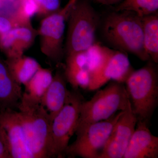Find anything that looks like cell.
<instances>
[{"instance_id":"6da1fadb","label":"cell","mask_w":158,"mask_h":158,"mask_svg":"<svg viewBox=\"0 0 158 158\" xmlns=\"http://www.w3.org/2000/svg\"><path fill=\"white\" fill-rule=\"evenodd\" d=\"M102 31L105 39L115 48L132 54L141 61L151 60L144 47L141 18L135 12H111L105 19Z\"/></svg>"},{"instance_id":"7a4b0ae2","label":"cell","mask_w":158,"mask_h":158,"mask_svg":"<svg viewBox=\"0 0 158 158\" xmlns=\"http://www.w3.org/2000/svg\"><path fill=\"white\" fill-rule=\"evenodd\" d=\"M144 67L134 70L124 85L138 121H149L158 104V75L154 62L150 60Z\"/></svg>"},{"instance_id":"3957f363","label":"cell","mask_w":158,"mask_h":158,"mask_svg":"<svg viewBox=\"0 0 158 158\" xmlns=\"http://www.w3.org/2000/svg\"><path fill=\"white\" fill-rule=\"evenodd\" d=\"M128 101L124 84L114 81L110 83L90 100L83 102L75 134L77 135L90 124L108 119L117 111H123Z\"/></svg>"},{"instance_id":"277c9868","label":"cell","mask_w":158,"mask_h":158,"mask_svg":"<svg viewBox=\"0 0 158 158\" xmlns=\"http://www.w3.org/2000/svg\"><path fill=\"white\" fill-rule=\"evenodd\" d=\"M29 147L34 158H54L51 135L52 120L40 104L20 101L17 108Z\"/></svg>"},{"instance_id":"5b68a950","label":"cell","mask_w":158,"mask_h":158,"mask_svg":"<svg viewBox=\"0 0 158 158\" xmlns=\"http://www.w3.org/2000/svg\"><path fill=\"white\" fill-rule=\"evenodd\" d=\"M67 22L66 56L86 51L96 42L99 19L89 0H77L71 9Z\"/></svg>"},{"instance_id":"8992f818","label":"cell","mask_w":158,"mask_h":158,"mask_svg":"<svg viewBox=\"0 0 158 158\" xmlns=\"http://www.w3.org/2000/svg\"><path fill=\"white\" fill-rule=\"evenodd\" d=\"M77 0H69L59 11L42 19L37 30L41 52L57 65L61 64L65 51L63 40L66 23Z\"/></svg>"},{"instance_id":"52a82bcc","label":"cell","mask_w":158,"mask_h":158,"mask_svg":"<svg viewBox=\"0 0 158 158\" xmlns=\"http://www.w3.org/2000/svg\"><path fill=\"white\" fill-rule=\"evenodd\" d=\"M84 98L78 90L69 92L65 104L51 125V135L54 158L65 157L70 138L75 133Z\"/></svg>"},{"instance_id":"ba28073f","label":"cell","mask_w":158,"mask_h":158,"mask_svg":"<svg viewBox=\"0 0 158 158\" xmlns=\"http://www.w3.org/2000/svg\"><path fill=\"white\" fill-rule=\"evenodd\" d=\"M123 111H119L107 119L90 124L77 135L75 141L69 144L66 148L65 156L99 158L113 127Z\"/></svg>"},{"instance_id":"9c48e42d","label":"cell","mask_w":158,"mask_h":158,"mask_svg":"<svg viewBox=\"0 0 158 158\" xmlns=\"http://www.w3.org/2000/svg\"><path fill=\"white\" fill-rule=\"evenodd\" d=\"M0 133L10 158H34L18 111H0Z\"/></svg>"},{"instance_id":"30bf717a","label":"cell","mask_w":158,"mask_h":158,"mask_svg":"<svg viewBox=\"0 0 158 158\" xmlns=\"http://www.w3.org/2000/svg\"><path fill=\"white\" fill-rule=\"evenodd\" d=\"M137 121L129 99L127 106L113 127L99 158H123Z\"/></svg>"},{"instance_id":"8fae6325","label":"cell","mask_w":158,"mask_h":158,"mask_svg":"<svg viewBox=\"0 0 158 158\" xmlns=\"http://www.w3.org/2000/svg\"><path fill=\"white\" fill-rule=\"evenodd\" d=\"M134 70L125 52L115 51L100 69L90 75L88 90H98L110 81L124 84Z\"/></svg>"},{"instance_id":"7c38bea8","label":"cell","mask_w":158,"mask_h":158,"mask_svg":"<svg viewBox=\"0 0 158 158\" xmlns=\"http://www.w3.org/2000/svg\"><path fill=\"white\" fill-rule=\"evenodd\" d=\"M158 158V138L153 135L148 123L137 121L123 158Z\"/></svg>"},{"instance_id":"4fadbf2b","label":"cell","mask_w":158,"mask_h":158,"mask_svg":"<svg viewBox=\"0 0 158 158\" xmlns=\"http://www.w3.org/2000/svg\"><path fill=\"white\" fill-rule=\"evenodd\" d=\"M37 36V30L32 25L14 28L0 34V50L7 59L21 56L32 46Z\"/></svg>"},{"instance_id":"5bb4252c","label":"cell","mask_w":158,"mask_h":158,"mask_svg":"<svg viewBox=\"0 0 158 158\" xmlns=\"http://www.w3.org/2000/svg\"><path fill=\"white\" fill-rule=\"evenodd\" d=\"M58 66L40 103L48 113L52 121L63 108L70 92L67 88L64 68L61 67V64Z\"/></svg>"},{"instance_id":"9a60e30c","label":"cell","mask_w":158,"mask_h":158,"mask_svg":"<svg viewBox=\"0 0 158 158\" xmlns=\"http://www.w3.org/2000/svg\"><path fill=\"white\" fill-rule=\"evenodd\" d=\"M23 93L21 85L11 76L5 60L0 59V111L17 109Z\"/></svg>"},{"instance_id":"2e32d148","label":"cell","mask_w":158,"mask_h":158,"mask_svg":"<svg viewBox=\"0 0 158 158\" xmlns=\"http://www.w3.org/2000/svg\"><path fill=\"white\" fill-rule=\"evenodd\" d=\"M53 77L51 69L40 66L29 81L24 85L25 90L20 101L29 103L40 104Z\"/></svg>"},{"instance_id":"e0dca14e","label":"cell","mask_w":158,"mask_h":158,"mask_svg":"<svg viewBox=\"0 0 158 158\" xmlns=\"http://www.w3.org/2000/svg\"><path fill=\"white\" fill-rule=\"evenodd\" d=\"M5 62L13 78L21 86L25 85L41 66L36 59L24 55L6 59Z\"/></svg>"},{"instance_id":"ac0fdd59","label":"cell","mask_w":158,"mask_h":158,"mask_svg":"<svg viewBox=\"0 0 158 158\" xmlns=\"http://www.w3.org/2000/svg\"><path fill=\"white\" fill-rule=\"evenodd\" d=\"M141 18L144 48L151 60L156 64L158 62V12Z\"/></svg>"},{"instance_id":"d6986e66","label":"cell","mask_w":158,"mask_h":158,"mask_svg":"<svg viewBox=\"0 0 158 158\" xmlns=\"http://www.w3.org/2000/svg\"><path fill=\"white\" fill-rule=\"evenodd\" d=\"M114 51L96 42L85 51L87 58L86 68L90 75L102 68Z\"/></svg>"},{"instance_id":"ffe728a7","label":"cell","mask_w":158,"mask_h":158,"mask_svg":"<svg viewBox=\"0 0 158 158\" xmlns=\"http://www.w3.org/2000/svg\"><path fill=\"white\" fill-rule=\"evenodd\" d=\"M158 0H123L115 8V11H132L140 17L158 12Z\"/></svg>"},{"instance_id":"44dd1931","label":"cell","mask_w":158,"mask_h":158,"mask_svg":"<svg viewBox=\"0 0 158 158\" xmlns=\"http://www.w3.org/2000/svg\"><path fill=\"white\" fill-rule=\"evenodd\" d=\"M38 7L34 0H18L11 16L19 26L32 25L31 19L36 15Z\"/></svg>"},{"instance_id":"7402d4cb","label":"cell","mask_w":158,"mask_h":158,"mask_svg":"<svg viewBox=\"0 0 158 158\" xmlns=\"http://www.w3.org/2000/svg\"><path fill=\"white\" fill-rule=\"evenodd\" d=\"M86 66L87 58L85 51L77 52L66 56L64 72L67 83H69L76 74L80 71L87 69Z\"/></svg>"},{"instance_id":"603a6c76","label":"cell","mask_w":158,"mask_h":158,"mask_svg":"<svg viewBox=\"0 0 158 158\" xmlns=\"http://www.w3.org/2000/svg\"><path fill=\"white\" fill-rule=\"evenodd\" d=\"M38 7L36 15L40 19L53 14L61 9L60 0H34Z\"/></svg>"},{"instance_id":"cb8c5ba5","label":"cell","mask_w":158,"mask_h":158,"mask_svg":"<svg viewBox=\"0 0 158 158\" xmlns=\"http://www.w3.org/2000/svg\"><path fill=\"white\" fill-rule=\"evenodd\" d=\"M21 27L11 16L6 17L0 15V34H4L11 29Z\"/></svg>"},{"instance_id":"d4e9b609","label":"cell","mask_w":158,"mask_h":158,"mask_svg":"<svg viewBox=\"0 0 158 158\" xmlns=\"http://www.w3.org/2000/svg\"><path fill=\"white\" fill-rule=\"evenodd\" d=\"M0 158H10L2 137L0 133Z\"/></svg>"},{"instance_id":"484cf974","label":"cell","mask_w":158,"mask_h":158,"mask_svg":"<svg viewBox=\"0 0 158 158\" xmlns=\"http://www.w3.org/2000/svg\"><path fill=\"white\" fill-rule=\"evenodd\" d=\"M95 3L106 6L118 5L123 0H93Z\"/></svg>"},{"instance_id":"4316f807","label":"cell","mask_w":158,"mask_h":158,"mask_svg":"<svg viewBox=\"0 0 158 158\" xmlns=\"http://www.w3.org/2000/svg\"><path fill=\"white\" fill-rule=\"evenodd\" d=\"M2 2H1V0H0V9H1V8H2Z\"/></svg>"}]
</instances>
